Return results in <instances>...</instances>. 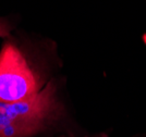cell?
I'll use <instances>...</instances> for the list:
<instances>
[{
  "label": "cell",
  "instance_id": "1",
  "mask_svg": "<svg viewBox=\"0 0 146 137\" xmlns=\"http://www.w3.org/2000/svg\"><path fill=\"white\" fill-rule=\"evenodd\" d=\"M61 114L54 82L22 100L0 101V137H31L56 122Z\"/></svg>",
  "mask_w": 146,
  "mask_h": 137
},
{
  "label": "cell",
  "instance_id": "2",
  "mask_svg": "<svg viewBox=\"0 0 146 137\" xmlns=\"http://www.w3.org/2000/svg\"><path fill=\"white\" fill-rule=\"evenodd\" d=\"M38 91V78L21 50L5 44L0 51V101H18Z\"/></svg>",
  "mask_w": 146,
  "mask_h": 137
},
{
  "label": "cell",
  "instance_id": "3",
  "mask_svg": "<svg viewBox=\"0 0 146 137\" xmlns=\"http://www.w3.org/2000/svg\"><path fill=\"white\" fill-rule=\"evenodd\" d=\"M11 26L6 20L0 19V37H7L10 35Z\"/></svg>",
  "mask_w": 146,
  "mask_h": 137
}]
</instances>
